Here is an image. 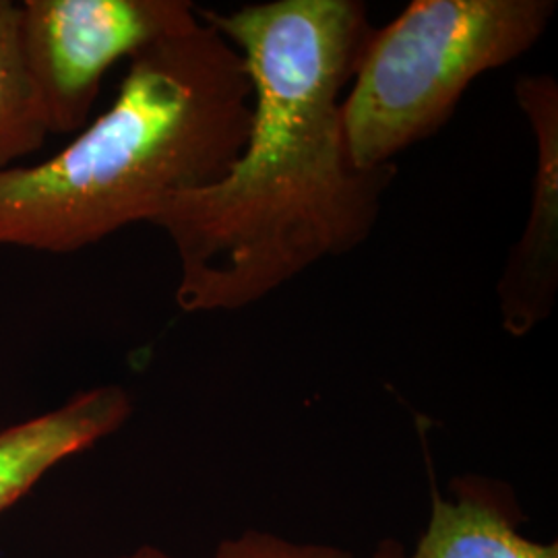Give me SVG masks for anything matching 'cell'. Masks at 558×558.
I'll use <instances>...</instances> for the list:
<instances>
[{"label": "cell", "mask_w": 558, "mask_h": 558, "mask_svg": "<svg viewBox=\"0 0 558 558\" xmlns=\"http://www.w3.org/2000/svg\"><path fill=\"white\" fill-rule=\"evenodd\" d=\"M48 135L25 52L21 2L0 0V172L40 151Z\"/></svg>", "instance_id": "ba28073f"}, {"label": "cell", "mask_w": 558, "mask_h": 558, "mask_svg": "<svg viewBox=\"0 0 558 558\" xmlns=\"http://www.w3.org/2000/svg\"><path fill=\"white\" fill-rule=\"evenodd\" d=\"M453 499L430 488V518L418 544L408 553L396 539H383L373 558H558V542L521 534L518 497L500 480L458 476Z\"/></svg>", "instance_id": "8992f818"}, {"label": "cell", "mask_w": 558, "mask_h": 558, "mask_svg": "<svg viewBox=\"0 0 558 558\" xmlns=\"http://www.w3.org/2000/svg\"><path fill=\"white\" fill-rule=\"evenodd\" d=\"M555 11L553 0H414L375 27L341 101L352 161L383 168L439 133L468 87L534 48Z\"/></svg>", "instance_id": "3957f363"}, {"label": "cell", "mask_w": 558, "mask_h": 558, "mask_svg": "<svg viewBox=\"0 0 558 558\" xmlns=\"http://www.w3.org/2000/svg\"><path fill=\"white\" fill-rule=\"evenodd\" d=\"M117 558H177L172 557V555H168V553H163L160 548H156V546H141L137 550H133V553H129V555H122V557Z\"/></svg>", "instance_id": "30bf717a"}, {"label": "cell", "mask_w": 558, "mask_h": 558, "mask_svg": "<svg viewBox=\"0 0 558 558\" xmlns=\"http://www.w3.org/2000/svg\"><path fill=\"white\" fill-rule=\"evenodd\" d=\"M23 41L50 135L87 126L120 59L197 23L186 0H25Z\"/></svg>", "instance_id": "277c9868"}, {"label": "cell", "mask_w": 558, "mask_h": 558, "mask_svg": "<svg viewBox=\"0 0 558 558\" xmlns=\"http://www.w3.org/2000/svg\"><path fill=\"white\" fill-rule=\"evenodd\" d=\"M211 558H373L356 557L327 544L294 542L271 532L246 530L236 538L221 542Z\"/></svg>", "instance_id": "9c48e42d"}, {"label": "cell", "mask_w": 558, "mask_h": 558, "mask_svg": "<svg viewBox=\"0 0 558 558\" xmlns=\"http://www.w3.org/2000/svg\"><path fill=\"white\" fill-rule=\"evenodd\" d=\"M239 48L253 85L248 137L221 179L151 221L179 257L184 313H232L371 239L396 163L362 170L341 101L375 32L359 0L197 9Z\"/></svg>", "instance_id": "6da1fadb"}, {"label": "cell", "mask_w": 558, "mask_h": 558, "mask_svg": "<svg viewBox=\"0 0 558 558\" xmlns=\"http://www.w3.org/2000/svg\"><path fill=\"white\" fill-rule=\"evenodd\" d=\"M515 100L536 140L532 203L497 286L502 329L523 338L550 317L558 292V85L550 75H525Z\"/></svg>", "instance_id": "5b68a950"}, {"label": "cell", "mask_w": 558, "mask_h": 558, "mask_svg": "<svg viewBox=\"0 0 558 558\" xmlns=\"http://www.w3.org/2000/svg\"><path fill=\"white\" fill-rule=\"evenodd\" d=\"M251 119L246 64L218 29L197 20L149 44L100 119L50 160L0 172V246L69 255L151 223L223 177Z\"/></svg>", "instance_id": "7a4b0ae2"}, {"label": "cell", "mask_w": 558, "mask_h": 558, "mask_svg": "<svg viewBox=\"0 0 558 558\" xmlns=\"http://www.w3.org/2000/svg\"><path fill=\"white\" fill-rule=\"evenodd\" d=\"M133 414L119 385L81 391L59 408L0 430V513L64 459L110 437Z\"/></svg>", "instance_id": "52a82bcc"}]
</instances>
